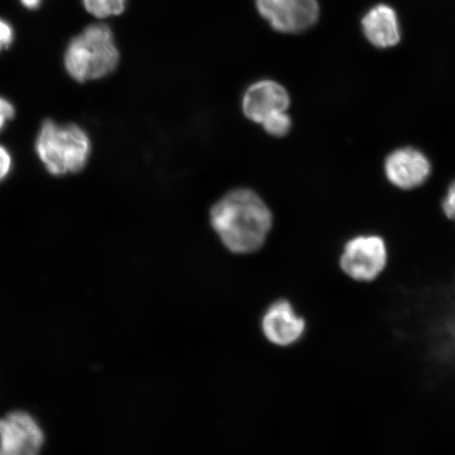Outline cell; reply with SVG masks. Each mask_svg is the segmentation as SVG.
Returning <instances> with one entry per match:
<instances>
[{
    "mask_svg": "<svg viewBox=\"0 0 455 455\" xmlns=\"http://www.w3.org/2000/svg\"><path fill=\"white\" fill-rule=\"evenodd\" d=\"M36 149L48 172L62 176L81 172L92 147L88 134L77 124H59L47 119L39 130Z\"/></svg>",
    "mask_w": 455,
    "mask_h": 455,
    "instance_id": "3957f363",
    "label": "cell"
},
{
    "mask_svg": "<svg viewBox=\"0 0 455 455\" xmlns=\"http://www.w3.org/2000/svg\"><path fill=\"white\" fill-rule=\"evenodd\" d=\"M261 328L272 344L284 347L297 343L301 338L305 321L294 312L288 300L280 299L266 311Z\"/></svg>",
    "mask_w": 455,
    "mask_h": 455,
    "instance_id": "ba28073f",
    "label": "cell"
},
{
    "mask_svg": "<svg viewBox=\"0 0 455 455\" xmlns=\"http://www.w3.org/2000/svg\"><path fill=\"white\" fill-rule=\"evenodd\" d=\"M213 229L233 253L247 254L263 246L272 214L263 199L250 189H235L221 197L210 212Z\"/></svg>",
    "mask_w": 455,
    "mask_h": 455,
    "instance_id": "6da1fadb",
    "label": "cell"
},
{
    "mask_svg": "<svg viewBox=\"0 0 455 455\" xmlns=\"http://www.w3.org/2000/svg\"><path fill=\"white\" fill-rule=\"evenodd\" d=\"M443 212L447 218L455 220V181L449 188L445 201L443 202Z\"/></svg>",
    "mask_w": 455,
    "mask_h": 455,
    "instance_id": "e0dca14e",
    "label": "cell"
},
{
    "mask_svg": "<svg viewBox=\"0 0 455 455\" xmlns=\"http://www.w3.org/2000/svg\"><path fill=\"white\" fill-rule=\"evenodd\" d=\"M21 4L25 5L26 8L34 10L39 7L42 0H20Z\"/></svg>",
    "mask_w": 455,
    "mask_h": 455,
    "instance_id": "ac0fdd59",
    "label": "cell"
},
{
    "mask_svg": "<svg viewBox=\"0 0 455 455\" xmlns=\"http://www.w3.org/2000/svg\"><path fill=\"white\" fill-rule=\"evenodd\" d=\"M14 32L7 21L0 19V51L10 47L13 43Z\"/></svg>",
    "mask_w": 455,
    "mask_h": 455,
    "instance_id": "9a60e30c",
    "label": "cell"
},
{
    "mask_svg": "<svg viewBox=\"0 0 455 455\" xmlns=\"http://www.w3.org/2000/svg\"><path fill=\"white\" fill-rule=\"evenodd\" d=\"M15 116V108L8 100L0 98V131Z\"/></svg>",
    "mask_w": 455,
    "mask_h": 455,
    "instance_id": "5bb4252c",
    "label": "cell"
},
{
    "mask_svg": "<svg viewBox=\"0 0 455 455\" xmlns=\"http://www.w3.org/2000/svg\"><path fill=\"white\" fill-rule=\"evenodd\" d=\"M386 243L379 236H358L347 243L340 258L341 269L354 280L370 282L387 265Z\"/></svg>",
    "mask_w": 455,
    "mask_h": 455,
    "instance_id": "277c9868",
    "label": "cell"
},
{
    "mask_svg": "<svg viewBox=\"0 0 455 455\" xmlns=\"http://www.w3.org/2000/svg\"><path fill=\"white\" fill-rule=\"evenodd\" d=\"M119 52L111 28L91 25L68 45L65 68L78 83L98 81L116 69Z\"/></svg>",
    "mask_w": 455,
    "mask_h": 455,
    "instance_id": "7a4b0ae2",
    "label": "cell"
},
{
    "mask_svg": "<svg viewBox=\"0 0 455 455\" xmlns=\"http://www.w3.org/2000/svg\"><path fill=\"white\" fill-rule=\"evenodd\" d=\"M318 19L317 0H283L269 24L277 32L297 34L308 30Z\"/></svg>",
    "mask_w": 455,
    "mask_h": 455,
    "instance_id": "30bf717a",
    "label": "cell"
},
{
    "mask_svg": "<svg viewBox=\"0 0 455 455\" xmlns=\"http://www.w3.org/2000/svg\"><path fill=\"white\" fill-rule=\"evenodd\" d=\"M44 440L41 426L27 412L0 419V455H41Z\"/></svg>",
    "mask_w": 455,
    "mask_h": 455,
    "instance_id": "5b68a950",
    "label": "cell"
},
{
    "mask_svg": "<svg viewBox=\"0 0 455 455\" xmlns=\"http://www.w3.org/2000/svg\"><path fill=\"white\" fill-rule=\"evenodd\" d=\"M385 172L392 185L411 190L422 186L429 178L431 166L422 152L414 148H402L387 157Z\"/></svg>",
    "mask_w": 455,
    "mask_h": 455,
    "instance_id": "8992f818",
    "label": "cell"
},
{
    "mask_svg": "<svg viewBox=\"0 0 455 455\" xmlns=\"http://www.w3.org/2000/svg\"><path fill=\"white\" fill-rule=\"evenodd\" d=\"M290 105L288 91L281 84L264 79L250 85L243 99L244 116L261 124L273 113L287 111Z\"/></svg>",
    "mask_w": 455,
    "mask_h": 455,
    "instance_id": "52a82bcc",
    "label": "cell"
},
{
    "mask_svg": "<svg viewBox=\"0 0 455 455\" xmlns=\"http://www.w3.org/2000/svg\"><path fill=\"white\" fill-rule=\"evenodd\" d=\"M261 124H263L267 133L275 136V138L286 136L292 127L291 118H290L286 111L273 113Z\"/></svg>",
    "mask_w": 455,
    "mask_h": 455,
    "instance_id": "7c38bea8",
    "label": "cell"
},
{
    "mask_svg": "<svg viewBox=\"0 0 455 455\" xmlns=\"http://www.w3.org/2000/svg\"><path fill=\"white\" fill-rule=\"evenodd\" d=\"M12 169V157L4 147L0 146V183L8 178Z\"/></svg>",
    "mask_w": 455,
    "mask_h": 455,
    "instance_id": "2e32d148",
    "label": "cell"
},
{
    "mask_svg": "<svg viewBox=\"0 0 455 455\" xmlns=\"http://www.w3.org/2000/svg\"><path fill=\"white\" fill-rule=\"evenodd\" d=\"M85 10L98 19L121 15L126 9V0H83Z\"/></svg>",
    "mask_w": 455,
    "mask_h": 455,
    "instance_id": "8fae6325",
    "label": "cell"
},
{
    "mask_svg": "<svg viewBox=\"0 0 455 455\" xmlns=\"http://www.w3.org/2000/svg\"><path fill=\"white\" fill-rule=\"evenodd\" d=\"M363 36L379 49L395 47L401 42V25L394 9L378 4L370 9L362 20Z\"/></svg>",
    "mask_w": 455,
    "mask_h": 455,
    "instance_id": "9c48e42d",
    "label": "cell"
},
{
    "mask_svg": "<svg viewBox=\"0 0 455 455\" xmlns=\"http://www.w3.org/2000/svg\"><path fill=\"white\" fill-rule=\"evenodd\" d=\"M283 2V0H255V4L261 17L270 22Z\"/></svg>",
    "mask_w": 455,
    "mask_h": 455,
    "instance_id": "4fadbf2b",
    "label": "cell"
}]
</instances>
